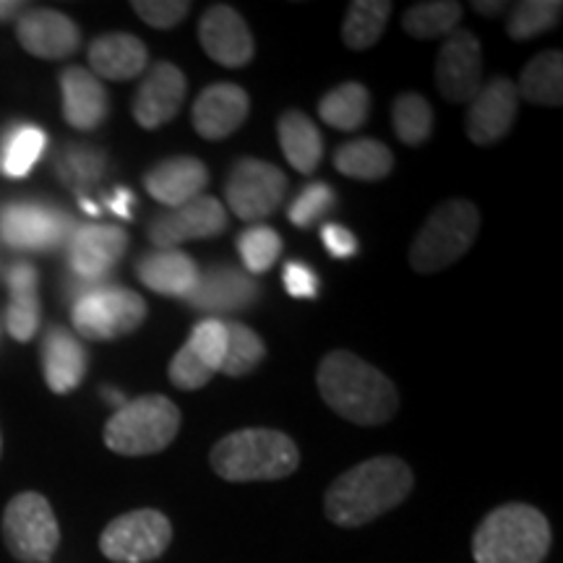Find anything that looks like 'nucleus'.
<instances>
[{
    "label": "nucleus",
    "instance_id": "nucleus-41",
    "mask_svg": "<svg viewBox=\"0 0 563 563\" xmlns=\"http://www.w3.org/2000/svg\"><path fill=\"white\" fill-rule=\"evenodd\" d=\"M217 371H211L207 363L201 361L199 355H196L191 344H183V347L175 352V357L170 361V382L178 386L183 391H194V389H201V386H207L211 382V376H214Z\"/></svg>",
    "mask_w": 563,
    "mask_h": 563
},
{
    "label": "nucleus",
    "instance_id": "nucleus-49",
    "mask_svg": "<svg viewBox=\"0 0 563 563\" xmlns=\"http://www.w3.org/2000/svg\"><path fill=\"white\" fill-rule=\"evenodd\" d=\"M79 203H81V209L87 211V214H91V217H100V207H97V203L91 201V199H87V196H81Z\"/></svg>",
    "mask_w": 563,
    "mask_h": 563
},
{
    "label": "nucleus",
    "instance_id": "nucleus-23",
    "mask_svg": "<svg viewBox=\"0 0 563 563\" xmlns=\"http://www.w3.org/2000/svg\"><path fill=\"white\" fill-rule=\"evenodd\" d=\"M87 350L68 329H47L45 340H42V373H45L51 391L68 394L79 389L84 376H87Z\"/></svg>",
    "mask_w": 563,
    "mask_h": 563
},
{
    "label": "nucleus",
    "instance_id": "nucleus-34",
    "mask_svg": "<svg viewBox=\"0 0 563 563\" xmlns=\"http://www.w3.org/2000/svg\"><path fill=\"white\" fill-rule=\"evenodd\" d=\"M55 170L66 186L84 191L87 186L100 183L104 170H108V154L87 144H70L60 152Z\"/></svg>",
    "mask_w": 563,
    "mask_h": 563
},
{
    "label": "nucleus",
    "instance_id": "nucleus-15",
    "mask_svg": "<svg viewBox=\"0 0 563 563\" xmlns=\"http://www.w3.org/2000/svg\"><path fill=\"white\" fill-rule=\"evenodd\" d=\"M517 87L509 79L496 76V79L483 84L470 100L467 121H464V131H467L470 141L477 146H490L501 141L517 121Z\"/></svg>",
    "mask_w": 563,
    "mask_h": 563
},
{
    "label": "nucleus",
    "instance_id": "nucleus-17",
    "mask_svg": "<svg viewBox=\"0 0 563 563\" xmlns=\"http://www.w3.org/2000/svg\"><path fill=\"white\" fill-rule=\"evenodd\" d=\"M203 53L224 68H243L253 58V34L245 19L230 5H211L199 21Z\"/></svg>",
    "mask_w": 563,
    "mask_h": 563
},
{
    "label": "nucleus",
    "instance_id": "nucleus-38",
    "mask_svg": "<svg viewBox=\"0 0 563 563\" xmlns=\"http://www.w3.org/2000/svg\"><path fill=\"white\" fill-rule=\"evenodd\" d=\"M238 253H241L245 274L269 272L282 253V238L269 224H253L238 235Z\"/></svg>",
    "mask_w": 563,
    "mask_h": 563
},
{
    "label": "nucleus",
    "instance_id": "nucleus-18",
    "mask_svg": "<svg viewBox=\"0 0 563 563\" xmlns=\"http://www.w3.org/2000/svg\"><path fill=\"white\" fill-rule=\"evenodd\" d=\"M16 37L26 53L34 58L60 60L79 51L81 32L66 13L53 9H34L21 13Z\"/></svg>",
    "mask_w": 563,
    "mask_h": 563
},
{
    "label": "nucleus",
    "instance_id": "nucleus-31",
    "mask_svg": "<svg viewBox=\"0 0 563 563\" xmlns=\"http://www.w3.org/2000/svg\"><path fill=\"white\" fill-rule=\"evenodd\" d=\"M371 110V95L363 84L344 81L340 87L321 97L319 115L327 125L336 131H357L368 121Z\"/></svg>",
    "mask_w": 563,
    "mask_h": 563
},
{
    "label": "nucleus",
    "instance_id": "nucleus-46",
    "mask_svg": "<svg viewBox=\"0 0 563 563\" xmlns=\"http://www.w3.org/2000/svg\"><path fill=\"white\" fill-rule=\"evenodd\" d=\"M473 9L477 13H483V16H496V13L506 11V3H483V0H475Z\"/></svg>",
    "mask_w": 563,
    "mask_h": 563
},
{
    "label": "nucleus",
    "instance_id": "nucleus-20",
    "mask_svg": "<svg viewBox=\"0 0 563 563\" xmlns=\"http://www.w3.org/2000/svg\"><path fill=\"white\" fill-rule=\"evenodd\" d=\"M256 298L258 285L251 274L235 269V266H209L207 272H199V285L186 302L196 311L232 313L251 308Z\"/></svg>",
    "mask_w": 563,
    "mask_h": 563
},
{
    "label": "nucleus",
    "instance_id": "nucleus-33",
    "mask_svg": "<svg viewBox=\"0 0 563 563\" xmlns=\"http://www.w3.org/2000/svg\"><path fill=\"white\" fill-rule=\"evenodd\" d=\"M462 21V5L449 0H433V3H418L402 16V30L415 40L449 37L456 32Z\"/></svg>",
    "mask_w": 563,
    "mask_h": 563
},
{
    "label": "nucleus",
    "instance_id": "nucleus-3",
    "mask_svg": "<svg viewBox=\"0 0 563 563\" xmlns=\"http://www.w3.org/2000/svg\"><path fill=\"white\" fill-rule=\"evenodd\" d=\"M300 454L290 435L274 428H245L211 449V467L222 481H282L298 470Z\"/></svg>",
    "mask_w": 563,
    "mask_h": 563
},
{
    "label": "nucleus",
    "instance_id": "nucleus-25",
    "mask_svg": "<svg viewBox=\"0 0 563 563\" xmlns=\"http://www.w3.org/2000/svg\"><path fill=\"white\" fill-rule=\"evenodd\" d=\"M150 63L146 45L125 32L102 34L89 45V66L97 79L129 81L136 79Z\"/></svg>",
    "mask_w": 563,
    "mask_h": 563
},
{
    "label": "nucleus",
    "instance_id": "nucleus-11",
    "mask_svg": "<svg viewBox=\"0 0 563 563\" xmlns=\"http://www.w3.org/2000/svg\"><path fill=\"white\" fill-rule=\"evenodd\" d=\"M287 191V178L272 162L245 157L235 162L230 170L224 199L232 214L245 222L266 220L279 209Z\"/></svg>",
    "mask_w": 563,
    "mask_h": 563
},
{
    "label": "nucleus",
    "instance_id": "nucleus-42",
    "mask_svg": "<svg viewBox=\"0 0 563 563\" xmlns=\"http://www.w3.org/2000/svg\"><path fill=\"white\" fill-rule=\"evenodd\" d=\"M133 11L154 30H173L191 11L188 0H136Z\"/></svg>",
    "mask_w": 563,
    "mask_h": 563
},
{
    "label": "nucleus",
    "instance_id": "nucleus-13",
    "mask_svg": "<svg viewBox=\"0 0 563 563\" xmlns=\"http://www.w3.org/2000/svg\"><path fill=\"white\" fill-rule=\"evenodd\" d=\"M129 249V235L115 224H81L68 241V269L74 279L81 282H110V272L121 262Z\"/></svg>",
    "mask_w": 563,
    "mask_h": 563
},
{
    "label": "nucleus",
    "instance_id": "nucleus-36",
    "mask_svg": "<svg viewBox=\"0 0 563 563\" xmlns=\"http://www.w3.org/2000/svg\"><path fill=\"white\" fill-rule=\"evenodd\" d=\"M391 123L399 141L418 146L422 141L431 139L433 110L426 97H420L418 91H405V95H399L397 102H394Z\"/></svg>",
    "mask_w": 563,
    "mask_h": 563
},
{
    "label": "nucleus",
    "instance_id": "nucleus-2",
    "mask_svg": "<svg viewBox=\"0 0 563 563\" xmlns=\"http://www.w3.org/2000/svg\"><path fill=\"white\" fill-rule=\"evenodd\" d=\"M412 490V470L397 456H373L336 477L327 490V517L340 527H363L399 506Z\"/></svg>",
    "mask_w": 563,
    "mask_h": 563
},
{
    "label": "nucleus",
    "instance_id": "nucleus-6",
    "mask_svg": "<svg viewBox=\"0 0 563 563\" xmlns=\"http://www.w3.org/2000/svg\"><path fill=\"white\" fill-rule=\"evenodd\" d=\"M481 230V214L473 201L449 199L433 209L410 249L415 272L433 274L460 262Z\"/></svg>",
    "mask_w": 563,
    "mask_h": 563
},
{
    "label": "nucleus",
    "instance_id": "nucleus-9",
    "mask_svg": "<svg viewBox=\"0 0 563 563\" xmlns=\"http://www.w3.org/2000/svg\"><path fill=\"white\" fill-rule=\"evenodd\" d=\"M173 540V525L157 509L129 511L112 519L100 538L104 559L115 563H146L159 559Z\"/></svg>",
    "mask_w": 563,
    "mask_h": 563
},
{
    "label": "nucleus",
    "instance_id": "nucleus-47",
    "mask_svg": "<svg viewBox=\"0 0 563 563\" xmlns=\"http://www.w3.org/2000/svg\"><path fill=\"white\" fill-rule=\"evenodd\" d=\"M19 9H24V5H21V3H9V0H0V21L11 19Z\"/></svg>",
    "mask_w": 563,
    "mask_h": 563
},
{
    "label": "nucleus",
    "instance_id": "nucleus-37",
    "mask_svg": "<svg viewBox=\"0 0 563 563\" xmlns=\"http://www.w3.org/2000/svg\"><path fill=\"white\" fill-rule=\"evenodd\" d=\"M561 11L563 3H559V0H522L511 9L506 30H509V37L517 42L532 40L538 34L553 30L559 24Z\"/></svg>",
    "mask_w": 563,
    "mask_h": 563
},
{
    "label": "nucleus",
    "instance_id": "nucleus-45",
    "mask_svg": "<svg viewBox=\"0 0 563 563\" xmlns=\"http://www.w3.org/2000/svg\"><path fill=\"white\" fill-rule=\"evenodd\" d=\"M133 203H136V196H133L129 188H115V194H112L108 199V207L115 211L121 220H131Z\"/></svg>",
    "mask_w": 563,
    "mask_h": 563
},
{
    "label": "nucleus",
    "instance_id": "nucleus-50",
    "mask_svg": "<svg viewBox=\"0 0 563 563\" xmlns=\"http://www.w3.org/2000/svg\"><path fill=\"white\" fill-rule=\"evenodd\" d=\"M0 449H3V439H0Z\"/></svg>",
    "mask_w": 563,
    "mask_h": 563
},
{
    "label": "nucleus",
    "instance_id": "nucleus-21",
    "mask_svg": "<svg viewBox=\"0 0 563 563\" xmlns=\"http://www.w3.org/2000/svg\"><path fill=\"white\" fill-rule=\"evenodd\" d=\"M63 115L76 131L100 129L110 112V97L102 81L87 68H66L60 74Z\"/></svg>",
    "mask_w": 563,
    "mask_h": 563
},
{
    "label": "nucleus",
    "instance_id": "nucleus-39",
    "mask_svg": "<svg viewBox=\"0 0 563 563\" xmlns=\"http://www.w3.org/2000/svg\"><path fill=\"white\" fill-rule=\"evenodd\" d=\"M332 207H334L332 186H327V183H311V186L302 188L298 199L290 203L287 217H290L295 228H311V224L323 220V217L332 211Z\"/></svg>",
    "mask_w": 563,
    "mask_h": 563
},
{
    "label": "nucleus",
    "instance_id": "nucleus-24",
    "mask_svg": "<svg viewBox=\"0 0 563 563\" xmlns=\"http://www.w3.org/2000/svg\"><path fill=\"white\" fill-rule=\"evenodd\" d=\"M136 274L141 285L150 287L152 292L167 295V298H183L196 290L199 285V266L188 253L178 249L152 251L141 256L136 264Z\"/></svg>",
    "mask_w": 563,
    "mask_h": 563
},
{
    "label": "nucleus",
    "instance_id": "nucleus-12",
    "mask_svg": "<svg viewBox=\"0 0 563 563\" xmlns=\"http://www.w3.org/2000/svg\"><path fill=\"white\" fill-rule=\"evenodd\" d=\"M224 228H228V211H224L220 199L196 196L183 207L154 217L146 232L159 251H170L186 241H203V238L220 235Z\"/></svg>",
    "mask_w": 563,
    "mask_h": 563
},
{
    "label": "nucleus",
    "instance_id": "nucleus-10",
    "mask_svg": "<svg viewBox=\"0 0 563 563\" xmlns=\"http://www.w3.org/2000/svg\"><path fill=\"white\" fill-rule=\"evenodd\" d=\"M76 224L66 211L42 201H11L0 211V238L16 251H55L68 245Z\"/></svg>",
    "mask_w": 563,
    "mask_h": 563
},
{
    "label": "nucleus",
    "instance_id": "nucleus-5",
    "mask_svg": "<svg viewBox=\"0 0 563 563\" xmlns=\"http://www.w3.org/2000/svg\"><path fill=\"white\" fill-rule=\"evenodd\" d=\"M180 431V410L162 394H146L118 407L104 426V443L123 456L157 454Z\"/></svg>",
    "mask_w": 563,
    "mask_h": 563
},
{
    "label": "nucleus",
    "instance_id": "nucleus-40",
    "mask_svg": "<svg viewBox=\"0 0 563 563\" xmlns=\"http://www.w3.org/2000/svg\"><path fill=\"white\" fill-rule=\"evenodd\" d=\"M188 344H191L196 355H199L211 371H220L224 347H228V329H224V321L220 319L199 321L194 327L191 336H188Z\"/></svg>",
    "mask_w": 563,
    "mask_h": 563
},
{
    "label": "nucleus",
    "instance_id": "nucleus-4",
    "mask_svg": "<svg viewBox=\"0 0 563 563\" xmlns=\"http://www.w3.org/2000/svg\"><path fill=\"white\" fill-rule=\"evenodd\" d=\"M551 540V525L534 506L506 504L475 530L473 555L477 563H543Z\"/></svg>",
    "mask_w": 563,
    "mask_h": 563
},
{
    "label": "nucleus",
    "instance_id": "nucleus-29",
    "mask_svg": "<svg viewBox=\"0 0 563 563\" xmlns=\"http://www.w3.org/2000/svg\"><path fill=\"white\" fill-rule=\"evenodd\" d=\"M334 167L344 178L382 180L391 173L394 154L376 139H352L336 150Z\"/></svg>",
    "mask_w": 563,
    "mask_h": 563
},
{
    "label": "nucleus",
    "instance_id": "nucleus-44",
    "mask_svg": "<svg viewBox=\"0 0 563 563\" xmlns=\"http://www.w3.org/2000/svg\"><path fill=\"white\" fill-rule=\"evenodd\" d=\"M321 241L334 258H350L357 253V238L352 235L347 228H342V224H334V222L323 224Z\"/></svg>",
    "mask_w": 563,
    "mask_h": 563
},
{
    "label": "nucleus",
    "instance_id": "nucleus-7",
    "mask_svg": "<svg viewBox=\"0 0 563 563\" xmlns=\"http://www.w3.org/2000/svg\"><path fill=\"white\" fill-rule=\"evenodd\" d=\"M70 319L84 340H118V336L136 332L144 323L146 302L133 290L104 282V285L89 287L79 298H74Z\"/></svg>",
    "mask_w": 563,
    "mask_h": 563
},
{
    "label": "nucleus",
    "instance_id": "nucleus-19",
    "mask_svg": "<svg viewBox=\"0 0 563 563\" xmlns=\"http://www.w3.org/2000/svg\"><path fill=\"white\" fill-rule=\"evenodd\" d=\"M251 110L249 91L238 84H211L194 102L191 123L209 141L228 139L245 123Z\"/></svg>",
    "mask_w": 563,
    "mask_h": 563
},
{
    "label": "nucleus",
    "instance_id": "nucleus-14",
    "mask_svg": "<svg viewBox=\"0 0 563 563\" xmlns=\"http://www.w3.org/2000/svg\"><path fill=\"white\" fill-rule=\"evenodd\" d=\"M435 84L449 102H470L483 87V51L473 32L456 30L443 40Z\"/></svg>",
    "mask_w": 563,
    "mask_h": 563
},
{
    "label": "nucleus",
    "instance_id": "nucleus-16",
    "mask_svg": "<svg viewBox=\"0 0 563 563\" xmlns=\"http://www.w3.org/2000/svg\"><path fill=\"white\" fill-rule=\"evenodd\" d=\"M186 76L173 63H154L146 79L133 97V118L141 129L154 131L159 125L170 123L178 115L183 100H186Z\"/></svg>",
    "mask_w": 563,
    "mask_h": 563
},
{
    "label": "nucleus",
    "instance_id": "nucleus-28",
    "mask_svg": "<svg viewBox=\"0 0 563 563\" xmlns=\"http://www.w3.org/2000/svg\"><path fill=\"white\" fill-rule=\"evenodd\" d=\"M47 150V136L40 125L13 123L0 139V173L5 178H26Z\"/></svg>",
    "mask_w": 563,
    "mask_h": 563
},
{
    "label": "nucleus",
    "instance_id": "nucleus-22",
    "mask_svg": "<svg viewBox=\"0 0 563 563\" xmlns=\"http://www.w3.org/2000/svg\"><path fill=\"white\" fill-rule=\"evenodd\" d=\"M207 183L209 170L196 157H170L144 175L146 194L170 209L201 196Z\"/></svg>",
    "mask_w": 563,
    "mask_h": 563
},
{
    "label": "nucleus",
    "instance_id": "nucleus-8",
    "mask_svg": "<svg viewBox=\"0 0 563 563\" xmlns=\"http://www.w3.org/2000/svg\"><path fill=\"white\" fill-rule=\"evenodd\" d=\"M3 540L19 561H51L60 543L58 519H55L51 501L34 490L13 496L3 514Z\"/></svg>",
    "mask_w": 563,
    "mask_h": 563
},
{
    "label": "nucleus",
    "instance_id": "nucleus-32",
    "mask_svg": "<svg viewBox=\"0 0 563 563\" xmlns=\"http://www.w3.org/2000/svg\"><path fill=\"white\" fill-rule=\"evenodd\" d=\"M391 3L389 0H355L342 24V40L350 51L373 47L386 30Z\"/></svg>",
    "mask_w": 563,
    "mask_h": 563
},
{
    "label": "nucleus",
    "instance_id": "nucleus-30",
    "mask_svg": "<svg viewBox=\"0 0 563 563\" xmlns=\"http://www.w3.org/2000/svg\"><path fill=\"white\" fill-rule=\"evenodd\" d=\"M517 95L534 104L559 108L563 102V55L561 51H543L527 63L519 79Z\"/></svg>",
    "mask_w": 563,
    "mask_h": 563
},
{
    "label": "nucleus",
    "instance_id": "nucleus-27",
    "mask_svg": "<svg viewBox=\"0 0 563 563\" xmlns=\"http://www.w3.org/2000/svg\"><path fill=\"white\" fill-rule=\"evenodd\" d=\"M279 146L295 170L302 175L316 173L323 157V139L316 123L298 110H287L277 123Z\"/></svg>",
    "mask_w": 563,
    "mask_h": 563
},
{
    "label": "nucleus",
    "instance_id": "nucleus-26",
    "mask_svg": "<svg viewBox=\"0 0 563 563\" xmlns=\"http://www.w3.org/2000/svg\"><path fill=\"white\" fill-rule=\"evenodd\" d=\"M11 302L5 311V329L16 342H30L40 329V298H37V269L32 264L19 262L5 272Z\"/></svg>",
    "mask_w": 563,
    "mask_h": 563
},
{
    "label": "nucleus",
    "instance_id": "nucleus-35",
    "mask_svg": "<svg viewBox=\"0 0 563 563\" xmlns=\"http://www.w3.org/2000/svg\"><path fill=\"white\" fill-rule=\"evenodd\" d=\"M224 329H228V347H224L222 357V373L224 376H245L256 368L258 363L264 361L266 347L253 329L245 327V323L238 321H224Z\"/></svg>",
    "mask_w": 563,
    "mask_h": 563
},
{
    "label": "nucleus",
    "instance_id": "nucleus-1",
    "mask_svg": "<svg viewBox=\"0 0 563 563\" xmlns=\"http://www.w3.org/2000/svg\"><path fill=\"white\" fill-rule=\"evenodd\" d=\"M323 402L357 426H384L399 410V394L382 371L357 355L334 350L316 373Z\"/></svg>",
    "mask_w": 563,
    "mask_h": 563
},
{
    "label": "nucleus",
    "instance_id": "nucleus-48",
    "mask_svg": "<svg viewBox=\"0 0 563 563\" xmlns=\"http://www.w3.org/2000/svg\"><path fill=\"white\" fill-rule=\"evenodd\" d=\"M102 397L108 399L112 407H123L125 405V397H123L121 391H115V389H102Z\"/></svg>",
    "mask_w": 563,
    "mask_h": 563
},
{
    "label": "nucleus",
    "instance_id": "nucleus-43",
    "mask_svg": "<svg viewBox=\"0 0 563 563\" xmlns=\"http://www.w3.org/2000/svg\"><path fill=\"white\" fill-rule=\"evenodd\" d=\"M285 287L292 298H316L319 292V277L308 264L290 262L285 266Z\"/></svg>",
    "mask_w": 563,
    "mask_h": 563
}]
</instances>
